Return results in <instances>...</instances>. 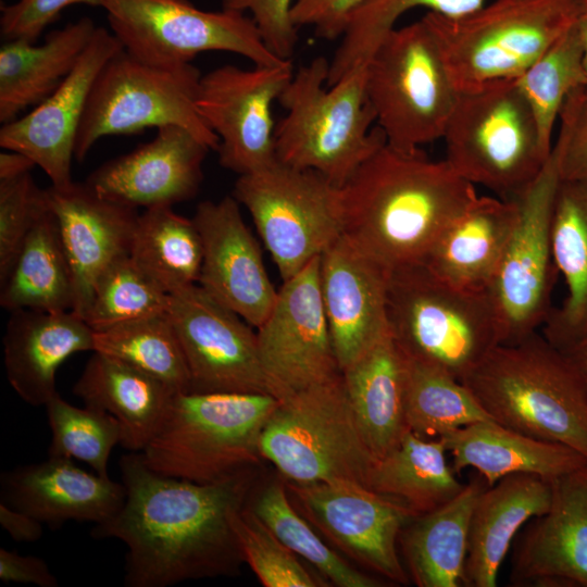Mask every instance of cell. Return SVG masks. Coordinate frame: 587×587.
<instances>
[{
	"instance_id": "cell-1",
	"label": "cell",
	"mask_w": 587,
	"mask_h": 587,
	"mask_svg": "<svg viewBox=\"0 0 587 587\" xmlns=\"http://www.w3.org/2000/svg\"><path fill=\"white\" fill-rule=\"evenodd\" d=\"M125 499L91 536L127 547L126 587H167L233 573L242 559L230 524L250 489V469L214 483L162 475L140 452L120 460Z\"/></svg>"
},
{
	"instance_id": "cell-2",
	"label": "cell",
	"mask_w": 587,
	"mask_h": 587,
	"mask_svg": "<svg viewBox=\"0 0 587 587\" xmlns=\"http://www.w3.org/2000/svg\"><path fill=\"white\" fill-rule=\"evenodd\" d=\"M477 196L445 159L386 141L341 187L342 235L388 271L422 263Z\"/></svg>"
},
{
	"instance_id": "cell-3",
	"label": "cell",
	"mask_w": 587,
	"mask_h": 587,
	"mask_svg": "<svg viewBox=\"0 0 587 587\" xmlns=\"http://www.w3.org/2000/svg\"><path fill=\"white\" fill-rule=\"evenodd\" d=\"M462 383L492 421L587 459V387L542 334L496 346Z\"/></svg>"
},
{
	"instance_id": "cell-4",
	"label": "cell",
	"mask_w": 587,
	"mask_h": 587,
	"mask_svg": "<svg viewBox=\"0 0 587 587\" xmlns=\"http://www.w3.org/2000/svg\"><path fill=\"white\" fill-rule=\"evenodd\" d=\"M329 61L316 57L294 73L278 98L286 115L275 126L278 162L314 171L342 187L383 143L365 92V65L327 86Z\"/></svg>"
},
{
	"instance_id": "cell-5",
	"label": "cell",
	"mask_w": 587,
	"mask_h": 587,
	"mask_svg": "<svg viewBox=\"0 0 587 587\" xmlns=\"http://www.w3.org/2000/svg\"><path fill=\"white\" fill-rule=\"evenodd\" d=\"M387 322L407 357L460 382L502 342L489 289L454 286L423 263L389 271Z\"/></svg>"
},
{
	"instance_id": "cell-6",
	"label": "cell",
	"mask_w": 587,
	"mask_h": 587,
	"mask_svg": "<svg viewBox=\"0 0 587 587\" xmlns=\"http://www.w3.org/2000/svg\"><path fill=\"white\" fill-rule=\"evenodd\" d=\"M279 402L268 394L176 392L142 460L171 477L226 479L262 458L261 434Z\"/></svg>"
},
{
	"instance_id": "cell-7",
	"label": "cell",
	"mask_w": 587,
	"mask_h": 587,
	"mask_svg": "<svg viewBox=\"0 0 587 587\" xmlns=\"http://www.w3.org/2000/svg\"><path fill=\"white\" fill-rule=\"evenodd\" d=\"M582 0H494L458 17H422L458 92L517 79L577 21Z\"/></svg>"
},
{
	"instance_id": "cell-8",
	"label": "cell",
	"mask_w": 587,
	"mask_h": 587,
	"mask_svg": "<svg viewBox=\"0 0 587 587\" xmlns=\"http://www.w3.org/2000/svg\"><path fill=\"white\" fill-rule=\"evenodd\" d=\"M445 160L465 180L512 199L540 173L551 152L516 79L459 91L442 138Z\"/></svg>"
},
{
	"instance_id": "cell-9",
	"label": "cell",
	"mask_w": 587,
	"mask_h": 587,
	"mask_svg": "<svg viewBox=\"0 0 587 587\" xmlns=\"http://www.w3.org/2000/svg\"><path fill=\"white\" fill-rule=\"evenodd\" d=\"M365 92L390 146L414 151L442 138L459 92L423 17L382 39L365 64Z\"/></svg>"
},
{
	"instance_id": "cell-10",
	"label": "cell",
	"mask_w": 587,
	"mask_h": 587,
	"mask_svg": "<svg viewBox=\"0 0 587 587\" xmlns=\"http://www.w3.org/2000/svg\"><path fill=\"white\" fill-rule=\"evenodd\" d=\"M260 453L298 484L349 482L367 488L376 462L358 427L342 373L280 400L261 434Z\"/></svg>"
},
{
	"instance_id": "cell-11",
	"label": "cell",
	"mask_w": 587,
	"mask_h": 587,
	"mask_svg": "<svg viewBox=\"0 0 587 587\" xmlns=\"http://www.w3.org/2000/svg\"><path fill=\"white\" fill-rule=\"evenodd\" d=\"M200 77L191 63L160 66L124 49L117 52L103 65L90 90L75 139V161L83 162L102 137L165 125L184 127L217 151L220 139L196 107Z\"/></svg>"
},
{
	"instance_id": "cell-12",
	"label": "cell",
	"mask_w": 587,
	"mask_h": 587,
	"mask_svg": "<svg viewBox=\"0 0 587 587\" xmlns=\"http://www.w3.org/2000/svg\"><path fill=\"white\" fill-rule=\"evenodd\" d=\"M233 196L250 213L283 282L342 235L341 188L314 171L276 161L240 175Z\"/></svg>"
},
{
	"instance_id": "cell-13",
	"label": "cell",
	"mask_w": 587,
	"mask_h": 587,
	"mask_svg": "<svg viewBox=\"0 0 587 587\" xmlns=\"http://www.w3.org/2000/svg\"><path fill=\"white\" fill-rule=\"evenodd\" d=\"M113 35L136 59L160 66L190 63L205 51H226L254 65L284 63L264 43L252 17L204 11L189 0H101Z\"/></svg>"
},
{
	"instance_id": "cell-14",
	"label": "cell",
	"mask_w": 587,
	"mask_h": 587,
	"mask_svg": "<svg viewBox=\"0 0 587 587\" xmlns=\"http://www.w3.org/2000/svg\"><path fill=\"white\" fill-rule=\"evenodd\" d=\"M561 183L551 153L537 177L516 197L517 216L498 272L489 287L502 342L513 344L538 332L550 311L557 274L552 254V218Z\"/></svg>"
},
{
	"instance_id": "cell-15",
	"label": "cell",
	"mask_w": 587,
	"mask_h": 587,
	"mask_svg": "<svg viewBox=\"0 0 587 587\" xmlns=\"http://www.w3.org/2000/svg\"><path fill=\"white\" fill-rule=\"evenodd\" d=\"M292 76L291 60L251 70L222 65L201 75L196 107L220 139L223 167L240 176L277 161L272 105Z\"/></svg>"
},
{
	"instance_id": "cell-16",
	"label": "cell",
	"mask_w": 587,
	"mask_h": 587,
	"mask_svg": "<svg viewBox=\"0 0 587 587\" xmlns=\"http://www.w3.org/2000/svg\"><path fill=\"white\" fill-rule=\"evenodd\" d=\"M257 329L262 367L277 399L341 374L322 303L320 257L283 282Z\"/></svg>"
},
{
	"instance_id": "cell-17",
	"label": "cell",
	"mask_w": 587,
	"mask_h": 587,
	"mask_svg": "<svg viewBox=\"0 0 587 587\" xmlns=\"http://www.w3.org/2000/svg\"><path fill=\"white\" fill-rule=\"evenodd\" d=\"M167 314L185 355L190 391L272 395L257 333L240 315L198 284L171 295Z\"/></svg>"
},
{
	"instance_id": "cell-18",
	"label": "cell",
	"mask_w": 587,
	"mask_h": 587,
	"mask_svg": "<svg viewBox=\"0 0 587 587\" xmlns=\"http://www.w3.org/2000/svg\"><path fill=\"white\" fill-rule=\"evenodd\" d=\"M303 511L359 562L397 584H407L397 545L415 515L401 503L349 482L288 484Z\"/></svg>"
},
{
	"instance_id": "cell-19",
	"label": "cell",
	"mask_w": 587,
	"mask_h": 587,
	"mask_svg": "<svg viewBox=\"0 0 587 587\" xmlns=\"http://www.w3.org/2000/svg\"><path fill=\"white\" fill-rule=\"evenodd\" d=\"M123 49L112 32L97 27L62 84L28 114L2 124L1 148L27 155L47 174L51 185L71 184L75 139L90 90L103 65Z\"/></svg>"
},
{
	"instance_id": "cell-20",
	"label": "cell",
	"mask_w": 587,
	"mask_h": 587,
	"mask_svg": "<svg viewBox=\"0 0 587 587\" xmlns=\"http://www.w3.org/2000/svg\"><path fill=\"white\" fill-rule=\"evenodd\" d=\"M548 511L529 520L511 550V586L587 587V463L551 480Z\"/></svg>"
},
{
	"instance_id": "cell-21",
	"label": "cell",
	"mask_w": 587,
	"mask_h": 587,
	"mask_svg": "<svg viewBox=\"0 0 587 587\" xmlns=\"http://www.w3.org/2000/svg\"><path fill=\"white\" fill-rule=\"evenodd\" d=\"M239 205L234 196L197 205L192 221L202 243L198 285L258 328L270 313L277 290Z\"/></svg>"
},
{
	"instance_id": "cell-22",
	"label": "cell",
	"mask_w": 587,
	"mask_h": 587,
	"mask_svg": "<svg viewBox=\"0 0 587 587\" xmlns=\"http://www.w3.org/2000/svg\"><path fill=\"white\" fill-rule=\"evenodd\" d=\"M210 148L178 125L95 170L86 183L101 197L138 209L172 207L192 199L203 179Z\"/></svg>"
},
{
	"instance_id": "cell-23",
	"label": "cell",
	"mask_w": 587,
	"mask_h": 587,
	"mask_svg": "<svg viewBox=\"0 0 587 587\" xmlns=\"http://www.w3.org/2000/svg\"><path fill=\"white\" fill-rule=\"evenodd\" d=\"M389 271L339 236L320 255V289L341 372L388 330Z\"/></svg>"
},
{
	"instance_id": "cell-24",
	"label": "cell",
	"mask_w": 587,
	"mask_h": 587,
	"mask_svg": "<svg viewBox=\"0 0 587 587\" xmlns=\"http://www.w3.org/2000/svg\"><path fill=\"white\" fill-rule=\"evenodd\" d=\"M73 277L71 311L85 320L101 273L129 255L138 212L136 208L98 195L86 182L46 188Z\"/></svg>"
},
{
	"instance_id": "cell-25",
	"label": "cell",
	"mask_w": 587,
	"mask_h": 587,
	"mask_svg": "<svg viewBox=\"0 0 587 587\" xmlns=\"http://www.w3.org/2000/svg\"><path fill=\"white\" fill-rule=\"evenodd\" d=\"M2 502L43 524L68 521L102 523L122 507L125 488L61 457L21 465L1 475Z\"/></svg>"
},
{
	"instance_id": "cell-26",
	"label": "cell",
	"mask_w": 587,
	"mask_h": 587,
	"mask_svg": "<svg viewBox=\"0 0 587 587\" xmlns=\"http://www.w3.org/2000/svg\"><path fill=\"white\" fill-rule=\"evenodd\" d=\"M10 313L3 336L7 378L24 402L45 405L58 392L60 365L77 352L95 350L93 329L71 310Z\"/></svg>"
},
{
	"instance_id": "cell-27",
	"label": "cell",
	"mask_w": 587,
	"mask_h": 587,
	"mask_svg": "<svg viewBox=\"0 0 587 587\" xmlns=\"http://www.w3.org/2000/svg\"><path fill=\"white\" fill-rule=\"evenodd\" d=\"M551 498V480L535 474H511L487 486L472 512L462 586L496 587L516 535L548 511Z\"/></svg>"
},
{
	"instance_id": "cell-28",
	"label": "cell",
	"mask_w": 587,
	"mask_h": 587,
	"mask_svg": "<svg viewBox=\"0 0 587 587\" xmlns=\"http://www.w3.org/2000/svg\"><path fill=\"white\" fill-rule=\"evenodd\" d=\"M516 216L514 199L477 196L440 234L422 263L454 286L489 289Z\"/></svg>"
},
{
	"instance_id": "cell-29",
	"label": "cell",
	"mask_w": 587,
	"mask_h": 587,
	"mask_svg": "<svg viewBox=\"0 0 587 587\" xmlns=\"http://www.w3.org/2000/svg\"><path fill=\"white\" fill-rule=\"evenodd\" d=\"M408 372V358L390 330L341 372L358 427L376 460L409 430Z\"/></svg>"
},
{
	"instance_id": "cell-30",
	"label": "cell",
	"mask_w": 587,
	"mask_h": 587,
	"mask_svg": "<svg viewBox=\"0 0 587 587\" xmlns=\"http://www.w3.org/2000/svg\"><path fill=\"white\" fill-rule=\"evenodd\" d=\"M452 457V470L474 469L488 486L527 473L552 480L587 463L572 448L537 439L495 421L476 422L439 437Z\"/></svg>"
},
{
	"instance_id": "cell-31",
	"label": "cell",
	"mask_w": 587,
	"mask_h": 587,
	"mask_svg": "<svg viewBox=\"0 0 587 587\" xmlns=\"http://www.w3.org/2000/svg\"><path fill=\"white\" fill-rule=\"evenodd\" d=\"M176 392L160 379L97 351H92L73 386V394L85 405L117 420L123 434L121 446L132 452L147 447Z\"/></svg>"
},
{
	"instance_id": "cell-32",
	"label": "cell",
	"mask_w": 587,
	"mask_h": 587,
	"mask_svg": "<svg viewBox=\"0 0 587 587\" xmlns=\"http://www.w3.org/2000/svg\"><path fill=\"white\" fill-rule=\"evenodd\" d=\"M96 28L91 18L80 17L50 32L39 45L5 40L0 47V122L48 98L73 71Z\"/></svg>"
},
{
	"instance_id": "cell-33",
	"label": "cell",
	"mask_w": 587,
	"mask_h": 587,
	"mask_svg": "<svg viewBox=\"0 0 587 587\" xmlns=\"http://www.w3.org/2000/svg\"><path fill=\"white\" fill-rule=\"evenodd\" d=\"M487 486L478 474L450 501L412 517L404 525L399 541L417 586H462L471 516L478 496Z\"/></svg>"
},
{
	"instance_id": "cell-34",
	"label": "cell",
	"mask_w": 587,
	"mask_h": 587,
	"mask_svg": "<svg viewBox=\"0 0 587 587\" xmlns=\"http://www.w3.org/2000/svg\"><path fill=\"white\" fill-rule=\"evenodd\" d=\"M552 254L566 296L542 335L565 352L587 335V184L561 180L552 218Z\"/></svg>"
},
{
	"instance_id": "cell-35",
	"label": "cell",
	"mask_w": 587,
	"mask_h": 587,
	"mask_svg": "<svg viewBox=\"0 0 587 587\" xmlns=\"http://www.w3.org/2000/svg\"><path fill=\"white\" fill-rule=\"evenodd\" d=\"M0 284V304L9 312L22 309L72 310V272L58 221L50 207L26 235Z\"/></svg>"
},
{
	"instance_id": "cell-36",
	"label": "cell",
	"mask_w": 587,
	"mask_h": 587,
	"mask_svg": "<svg viewBox=\"0 0 587 587\" xmlns=\"http://www.w3.org/2000/svg\"><path fill=\"white\" fill-rule=\"evenodd\" d=\"M442 441L407 430L400 442L376 460L367 488L386 496L415 516L430 512L454 498L464 487L447 462Z\"/></svg>"
},
{
	"instance_id": "cell-37",
	"label": "cell",
	"mask_w": 587,
	"mask_h": 587,
	"mask_svg": "<svg viewBox=\"0 0 587 587\" xmlns=\"http://www.w3.org/2000/svg\"><path fill=\"white\" fill-rule=\"evenodd\" d=\"M129 257L171 296L198 284L201 238L192 218L175 213L172 207L145 209L137 220Z\"/></svg>"
},
{
	"instance_id": "cell-38",
	"label": "cell",
	"mask_w": 587,
	"mask_h": 587,
	"mask_svg": "<svg viewBox=\"0 0 587 587\" xmlns=\"http://www.w3.org/2000/svg\"><path fill=\"white\" fill-rule=\"evenodd\" d=\"M95 350L118 359L168 385L190 391V376L166 312L93 329Z\"/></svg>"
},
{
	"instance_id": "cell-39",
	"label": "cell",
	"mask_w": 587,
	"mask_h": 587,
	"mask_svg": "<svg viewBox=\"0 0 587 587\" xmlns=\"http://www.w3.org/2000/svg\"><path fill=\"white\" fill-rule=\"evenodd\" d=\"M407 358L409 430L425 439H437L465 425L492 421L462 382L438 367Z\"/></svg>"
},
{
	"instance_id": "cell-40",
	"label": "cell",
	"mask_w": 587,
	"mask_h": 587,
	"mask_svg": "<svg viewBox=\"0 0 587 587\" xmlns=\"http://www.w3.org/2000/svg\"><path fill=\"white\" fill-rule=\"evenodd\" d=\"M485 0H367L349 17L340 43L329 61L327 86L364 66L382 39L408 11L425 8L447 17L469 14Z\"/></svg>"
},
{
	"instance_id": "cell-41",
	"label": "cell",
	"mask_w": 587,
	"mask_h": 587,
	"mask_svg": "<svg viewBox=\"0 0 587 587\" xmlns=\"http://www.w3.org/2000/svg\"><path fill=\"white\" fill-rule=\"evenodd\" d=\"M528 102L544 149L551 152L553 132L566 97L586 82L583 46L576 23L517 79Z\"/></svg>"
},
{
	"instance_id": "cell-42",
	"label": "cell",
	"mask_w": 587,
	"mask_h": 587,
	"mask_svg": "<svg viewBox=\"0 0 587 587\" xmlns=\"http://www.w3.org/2000/svg\"><path fill=\"white\" fill-rule=\"evenodd\" d=\"M245 504L296 555L314 565L339 587H377L380 582L363 574L328 548L294 509L279 483L264 487L251 504Z\"/></svg>"
},
{
	"instance_id": "cell-43",
	"label": "cell",
	"mask_w": 587,
	"mask_h": 587,
	"mask_svg": "<svg viewBox=\"0 0 587 587\" xmlns=\"http://www.w3.org/2000/svg\"><path fill=\"white\" fill-rule=\"evenodd\" d=\"M52 433L49 457L76 459L95 473L109 477L108 464L113 448L122 442V428L110 413L65 401L59 392L45 404Z\"/></svg>"
},
{
	"instance_id": "cell-44",
	"label": "cell",
	"mask_w": 587,
	"mask_h": 587,
	"mask_svg": "<svg viewBox=\"0 0 587 587\" xmlns=\"http://www.w3.org/2000/svg\"><path fill=\"white\" fill-rule=\"evenodd\" d=\"M170 295L160 289L129 255L112 262L96 282L85 321L101 329L167 311Z\"/></svg>"
},
{
	"instance_id": "cell-45",
	"label": "cell",
	"mask_w": 587,
	"mask_h": 587,
	"mask_svg": "<svg viewBox=\"0 0 587 587\" xmlns=\"http://www.w3.org/2000/svg\"><path fill=\"white\" fill-rule=\"evenodd\" d=\"M232 528L243 560L265 587L322 586L246 504L235 511Z\"/></svg>"
},
{
	"instance_id": "cell-46",
	"label": "cell",
	"mask_w": 587,
	"mask_h": 587,
	"mask_svg": "<svg viewBox=\"0 0 587 587\" xmlns=\"http://www.w3.org/2000/svg\"><path fill=\"white\" fill-rule=\"evenodd\" d=\"M49 208L46 189L30 172L0 179V279L9 271L26 235Z\"/></svg>"
},
{
	"instance_id": "cell-47",
	"label": "cell",
	"mask_w": 587,
	"mask_h": 587,
	"mask_svg": "<svg viewBox=\"0 0 587 587\" xmlns=\"http://www.w3.org/2000/svg\"><path fill=\"white\" fill-rule=\"evenodd\" d=\"M553 142L561 180L587 184V92L584 85L564 100Z\"/></svg>"
},
{
	"instance_id": "cell-48",
	"label": "cell",
	"mask_w": 587,
	"mask_h": 587,
	"mask_svg": "<svg viewBox=\"0 0 587 587\" xmlns=\"http://www.w3.org/2000/svg\"><path fill=\"white\" fill-rule=\"evenodd\" d=\"M295 0H222V9L250 12L266 47L278 58L291 60L298 27L291 18Z\"/></svg>"
},
{
	"instance_id": "cell-49",
	"label": "cell",
	"mask_w": 587,
	"mask_h": 587,
	"mask_svg": "<svg viewBox=\"0 0 587 587\" xmlns=\"http://www.w3.org/2000/svg\"><path fill=\"white\" fill-rule=\"evenodd\" d=\"M74 4L101 7V0H16L0 8V30L5 40L36 42L61 12Z\"/></svg>"
},
{
	"instance_id": "cell-50",
	"label": "cell",
	"mask_w": 587,
	"mask_h": 587,
	"mask_svg": "<svg viewBox=\"0 0 587 587\" xmlns=\"http://www.w3.org/2000/svg\"><path fill=\"white\" fill-rule=\"evenodd\" d=\"M367 0H295L291 18L297 27L312 26L325 40L342 36L351 14Z\"/></svg>"
},
{
	"instance_id": "cell-51",
	"label": "cell",
	"mask_w": 587,
	"mask_h": 587,
	"mask_svg": "<svg viewBox=\"0 0 587 587\" xmlns=\"http://www.w3.org/2000/svg\"><path fill=\"white\" fill-rule=\"evenodd\" d=\"M0 579L3 583L34 584L39 587L59 586L45 560L4 548L0 549Z\"/></svg>"
},
{
	"instance_id": "cell-52",
	"label": "cell",
	"mask_w": 587,
	"mask_h": 587,
	"mask_svg": "<svg viewBox=\"0 0 587 587\" xmlns=\"http://www.w3.org/2000/svg\"><path fill=\"white\" fill-rule=\"evenodd\" d=\"M42 524L33 515L1 501L0 525L14 541L35 542L39 540L43 533Z\"/></svg>"
},
{
	"instance_id": "cell-53",
	"label": "cell",
	"mask_w": 587,
	"mask_h": 587,
	"mask_svg": "<svg viewBox=\"0 0 587 587\" xmlns=\"http://www.w3.org/2000/svg\"><path fill=\"white\" fill-rule=\"evenodd\" d=\"M35 165L27 155L5 150L0 153V179L13 178L30 172Z\"/></svg>"
},
{
	"instance_id": "cell-54",
	"label": "cell",
	"mask_w": 587,
	"mask_h": 587,
	"mask_svg": "<svg viewBox=\"0 0 587 587\" xmlns=\"http://www.w3.org/2000/svg\"><path fill=\"white\" fill-rule=\"evenodd\" d=\"M564 353L587 387V335Z\"/></svg>"
},
{
	"instance_id": "cell-55",
	"label": "cell",
	"mask_w": 587,
	"mask_h": 587,
	"mask_svg": "<svg viewBox=\"0 0 587 587\" xmlns=\"http://www.w3.org/2000/svg\"><path fill=\"white\" fill-rule=\"evenodd\" d=\"M576 26L580 36L582 46H583V60L584 68L586 75V82L584 84V89L587 92V0H582V9L576 21Z\"/></svg>"
}]
</instances>
